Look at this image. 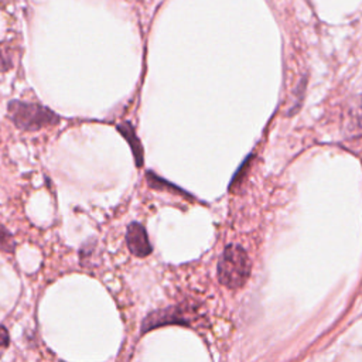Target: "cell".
Returning <instances> with one entry per match:
<instances>
[{
	"mask_svg": "<svg viewBox=\"0 0 362 362\" xmlns=\"http://www.w3.org/2000/svg\"><path fill=\"white\" fill-rule=\"evenodd\" d=\"M250 274V259L239 245H228L218 263V279L228 288L242 287Z\"/></svg>",
	"mask_w": 362,
	"mask_h": 362,
	"instance_id": "obj_1",
	"label": "cell"
},
{
	"mask_svg": "<svg viewBox=\"0 0 362 362\" xmlns=\"http://www.w3.org/2000/svg\"><path fill=\"white\" fill-rule=\"evenodd\" d=\"M11 122L23 130H40L45 126L58 123L59 117L48 107L35 102L13 100L7 106Z\"/></svg>",
	"mask_w": 362,
	"mask_h": 362,
	"instance_id": "obj_2",
	"label": "cell"
},
{
	"mask_svg": "<svg viewBox=\"0 0 362 362\" xmlns=\"http://www.w3.org/2000/svg\"><path fill=\"white\" fill-rule=\"evenodd\" d=\"M126 243L129 250L137 257H146L151 253V245L144 226L139 222H132L126 230Z\"/></svg>",
	"mask_w": 362,
	"mask_h": 362,
	"instance_id": "obj_3",
	"label": "cell"
},
{
	"mask_svg": "<svg viewBox=\"0 0 362 362\" xmlns=\"http://www.w3.org/2000/svg\"><path fill=\"white\" fill-rule=\"evenodd\" d=\"M187 320L184 317V314L181 313L180 307H170L165 310H157L150 313L143 324H141V334L154 329L157 327L161 325H167V324H185Z\"/></svg>",
	"mask_w": 362,
	"mask_h": 362,
	"instance_id": "obj_4",
	"label": "cell"
},
{
	"mask_svg": "<svg viewBox=\"0 0 362 362\" xmlns=\"http://www.w3.org/2000/svg\"><path fill=\"white\" fill-rule=\"evenodd\" d=\"M117 130L122 133V136L127 140L130 148H132V153H133V157H134V161H136V165L140 167L143 165V147H141V143L139 140V137L136 136V132L133 129V126L129 123V122H124V123H120L117 124Z\"/></svg>",
	"mask_w": 362,
	"mask_h": 362,
	"instance_id": "obj_5",
	"label": "cell"
},
{
	"mask_svg": "<svg viewBox=\"0 0 362 362\" xmlns=\"http://www.w3.org/2000/svg\"><path fill=\"white\" fill-rule=\"evenodd\" d=\"M10 242H11L10 233L0 225V246H1L4 250H11V249H10V247H11Z\"/></svg>",
	"mask_w": 362,
	"mask_h": 362,
	"instance_id": "obj_6",
	"label": "cell"
},
{
	"mask_svg": "<svg viewBox=\"0 0 362 362\" xmlns=\"http://www.w3.org/2000/svg\"><path fill=\"white\" fill-rule=\"evenodd\" d=\"M8 342H10L8 332H7V329L3 325H0V349L6 348L8 345Z\"/></svg>",
	"mask_w": 362,
	"mask_h": 362,
	"instance_id": "obj_7",
	"label": "cell"
}]
</instances>
